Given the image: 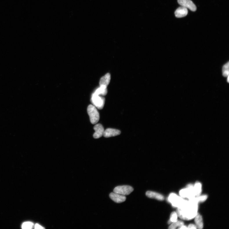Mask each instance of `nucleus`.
I'll use <instances>...</instances> for the list:
<instances>
[{"label": "nucleus", "mask_w": 229, "mask_h": 229, "mask_svg": "<svg viewBox=\"0 0 229 229\" xmlns=\"http://www.w3.org/2000/svg\"><path fill=\"white\" fill-rule=\"evenodd\" d=\"M227 81L228 83H229V76L227 77Z\"/></svg>", "instance_id": "25"}, {"label": "nucleus", "mask_w": 229, "mask_h": 229, "mask_svg": "<svg viewBox=\"0 0 229 229\" xmlns=\"http://www.w3.org/2000/svg\"><path fill=\"white\" fill-rule=\"evenodd\" d=\"M107 93V87L104 86H100L94 92L98 95L103 96H106Z\"/></svg>", "instance_id": "15"}, {"label": "nucleus", "mask_w": 229, "mask_h": 229, "mask_svg": "<svg viewBox=\"0 0 229 229\" xmlns=\"http://www.w3.org/2000/svg\"><path fill=\"white\" fill-rule=\"evenodd\" d=\"M177 208L176 212L178 216L184 220H191L197 214L198 203L191 200L186 201L184 205Z\"/></svg>", "instance_id": "1"}, {"label": "nucleus", "mask_w": 229, "mask_h": 229, "mask_svg": "<svg viewBox=\"0 0 229 229\" xmlns=\"http://www.w3.org/2000/svg\"><path fill=\"white\" fill-rule=\"evenodd\" d=\"M179 195L182 198H187L190 199L195 197L194 186L191 184H189L187 188L183 189L180 191Z\"/></svg>", "instance_id": "4"}, {"label": "nucleus", "mask_w": 229, "mask_h": 229, "mask_svg": "<svg viewBox=\"0 0 229 229\" xmlns=\"http://www.w3.org/2000/svg\"><path fill=\"white\" fill-rule=\"evenodd\" d=\"M229 61H228L222 67V76L224 77H227L229 76Z\"/></svg>", "instance_id": "18"}, {"label": "nucleus", "mask_w": 229, "mask_h": 229, "mask_svg": "<svg viewBox=\"0 0 229 229\" xmlns=\"http://www.w3.org/2000/svg\"><path fill=\"white\" fill-rule=\"evenodd\" d=\"M95 132L93 135L94 139H98L103 136L104 130L103 126L101 124H97L94 127Z\"/></svg>", "instance_id": "8"}, {"label": "nucleus", "mask_w": 229, "mask_h": 229, "mask_svg": "<svg viewBox=\"0 0 229 229\" xmlns=\"http://www.w3.org/2000/svg\"><path fill=\"white\" fill-rule=\"evenodd\" d=\"M194 189L195 197L200 195L202 191V185L199 182H196L194 186Z\"/></svg>", "instance_id": "16"}, {"label": "nucleus", "mask_w": 229, "mask_h": 229, "mask_svg": "<svg viewBox=\"0 0 229 229\" xmlns=\"http://www.w3.org/2000/svg\"><path fill=\"white\" fill-rule=\"evenodd\" d=\"M188 229H197L196 226L194 224H190L188 227Z\"/></svg>", "instance_id": "22"}, {"label": "nucleus", "mask_w": 229, "mask_h": 229, "mask_svg": "<svg viewBox=\"0 0 229 229\" xmlns=\"http://www.w3.org/2000/svg\"><path fill=\"white\" fill-rule=\"evenodd\" d=\"M110 197L114 202L117 203H121L125 201L126 197L125 195L117 193L116 192H112L110 195Z\"/></svg>", "instance_id": "9"}, {"label": "nucleus", "mask_w": 229, "mask_h": 229, "mask_svg": "<svg viewBox=\"0 0 229 229\" xmlns=\"http://www.w3.org/2000/svg\"><path fill=\"white\" fill-rule=\"evenodd\" d=\"M195 218V225L197 228L199 229L203 228V223L201 215L197 213Z\"/></svg>", "instance_id": "14"}, {"label": "nucleus", "mask_w": 229, "mask_h": 229, "mask_svg": "<svg viewBox=\"0 0 229 229\" xmlns=\"http://www.w3.org/2000/svg\"><path fill=\"white\" fill-rule=\"evenodd\" d=\"M111 79L110 74L107 73L101 78L99 81L100 86H104L107 87L110 83Z\"/></svg>", "instance_id": "13"}, {"label": "nucleus", "mask_w": 229, "mask_h": 229, "mask_svg": "<svg viewBox=\"0 0 229 229\" xmlns=\"http://www.w3.org/2000/svg\"><path fill=\"white\" fill-rule=\"evenodd\" d=\"M183 225H184V223L183 221H177L175 222H173L172 224L170 226L169 228L170 229H175L177 227H179L180 228Z\"/></svg>", "instance_id": "19"}, {"label": "nucleus", "mask_w": 229, "mask_h": 229, "mask_svg": "<svg viewBox=\"0 0 229 229\" xmlns=\"http://www.w3.org/2000/svg\"><path fill=\"white\" fill-rule=\"evenodd\" d=\"M208 197V196L206 195H199L191 199H189V200L197 202L198 203L199 202L205 201L207 199Z\"/></svg>", "instance_id": "17"}, {"label": "nucleus", "mask_w": 229, "mask_h": 229, "mask_svg": "<svg viewBox=\"0 0 229 229\" xmlns=\"http://www.w3.org/2000/svg\"><path fill=\"white\" fill-rule=\"evenodd\" d=\"M134 190L133 188L129 186H117L114 189V192L123 195H128Z\"/></svg>", "instance_id": "6"}, {"label": "nucleus", "mask_w": 229, "mask_h": 229, "mask_svg": "<svg viewBox=\"0 0 229 229\" xmlns=\"http://www.w3.org/2000/svg\"><path fill=\"white\" fill-rule=\"evenodd\" d=\"M35 229H43L44 228L41 225L38 224H36L35 226Z\"/></svg>", "instance_id": "23"}, {"label": "nucleus", "mask_w": 229, "mask_h": 229, "mask_svg": "<svg viewBox=\"0 0 229 229\" xmlns=\"http://www.w3.org/2000/svg\"><path fill=\"white\" fill-rule=\"evenodd\" d=\"M121 133L120 131L118 130L108 128L104 130L103 136L108 138V137L119 135Z\"/></svg>", "instance_id": "10"}, {"label": "nucleus", "mask_w": 229, "mask_h": 229, "mask_svg": "<svg viewBox=\"0 0 229 229\" xmlns=\"http://www.w3.org/2000/svg\"><path fill=\"white\" fill-rule=\"evenodd\" d=\"M178 215L176 212H172L170 215V218L168 222L169 224L173 223L177 220Z\"/></svg>", "instance_id": "20"}, {"label": "nucleus", "mask_w": 229, "mask_h": 229, "mask_svg": "<svg viewBox=\"0 0 229 229\" xmlns=\"http://www.w3.org/2000/svg\"><path fill=\"white\" fill-rule=\"evenodd\" d=\"M87 112L91 123L94 125L97 123L99 120L100 115L97 108L93 105H90L88 107Z\"/></svg>", "instance_id": "2"}, {"label": "nucleus", "mask_w": 229, "mask_h": 229, "mask_svg": "<svg viewBox=\"0 0 229 229\" xmlns=\"http://www.w3.org/2000/svg\"><path fill=\"white\" fill-rule=\"evenodd\" d=\"M168 201L173 207L179 208L184 205L187 200L179 197L175 194L171 193L169 196Z\"/></svg>", "instance_id": "3"}, {"label": "nucleus", "mask_w": 229, "mask_h": 229, "mask_svg": "<svg viewBox=\"0 0 229 229\" xmlns=\"http://www.w3.org/2000/svg\"><path fill=\"white\" fill-rule=\"evenodd\" d=\"M34 225V223L31 222H26L23 223L22 225L23 229H31Z\"/></svg>", "instance_id": "21"}, {"label": "nucleus", "mask_w": 229, "mask_h": 229, "mask_svg": "<svg viewBox=\"0 0 229 229\" xmlns=\"http://www.w3.org/2000/svg\"><path fill=\"white\" fill-rule=\"evenodd\" d=\"M186 228H188L186 226H184V225L182 226L179 228V229H186Z\"/></svg>", "instance_id": "24"}, {"label": "nucleus", "mask_w": 229, "mask_h": 229, "mask_svg": "<svg viewBox=\"0 0 229 229\" xmlns=\"http://www.w3.org/2000/svg\"><path fill=\"white\" fill-rule=\"evenodd\" d=\"M146 195L149 198L155 199L159 201H162L164 199L163 195L155 192L148 191L146 192Z\"/></svg>", "instance_id": "12"}, {"label": "nucleus", "mask_w": 229, "mask_h": 229, "mask_svg": "<svg viewBox=\"0 0 229 229\" xmlns=\"http://www.w3.org/2000/svg\"><path fill=\"white\" fill-rule=\"evenodd\" d=\"M187 8L181 6L178 8L175 12V15L177 18H181L185 17L188 14Z\"/></svg>", "instance_id": "11"}, {"label": "nucleus", "mask_w": 229, "mask_h": 229, "mask_svg": "<svg viewBox=\"0 0 229 229\" xmlns=\"http://www.w3.org/2000/svg\"><path fill=\"white\" fill-rule=\"evenodd\" d=\"M178 2L181 6L188 8L192 11L195 12L197 10L195 5L191 0H178Z\"/></svg>", "instance_id": "7"}, {"label": "nucleus", "mask_w": 229, "mask_h": 229, "mask_svg": "<svg viewBox=\"0 0 229 229\" xmlns=\"http://www.w3.org/2000/svg\"><path fill=\"white\" fill-rule=\"evenodd\" d=\"M92 103L95 107L99 110H102L104 106L105 99V98L93 93L91 97Z\"/></svg>", "instance_id": "5"}]
</instances>
